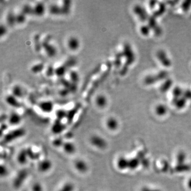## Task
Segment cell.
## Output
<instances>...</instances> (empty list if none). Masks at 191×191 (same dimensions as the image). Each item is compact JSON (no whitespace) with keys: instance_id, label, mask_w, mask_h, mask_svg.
Returning a JSON list of instances; mask_svg holds the SVG:
<instances>
[{"instance_id":"6da1fadb","label":"cell","mask_w":191,"mask_h":191,"mask_svg":"<svg viewBox=\"0 0 191 191\" xmlns=\"http://www.w3.org/2000/svg\"><path fill=\"white\" fill-rule=\"evenodd\" d=\"M89 143L96 149L103 150L107 147V142L104 137L98 134H94L89 138Z\"/></svg>"},{"instance_id":"7a4b0ae2","label":"cell","mask_w":191,"mask_h":191,"mask_svg":"<svg viewBox=\"0 0 191 191\" xmlns=\"http://www.w3.org/2000/svg\"><path fill=\"white\" fill-rule=\"evenodd\" d=\"M73 167L77 172L81 174H86L89 169V166L88 162L85 160L81 158L77 159L74 161Z\"/></svg>"},{"instance_id":"3957f363","label":"cell","mask_w":191,"mask_h":191,"mask_svg":"<svg viewBox=\"0 0 191 191\" xmlns=\"http://www.w3.org/2000/svg\"><path fill=\"white\" fill-rule=\"evenodd\" d=\"M52 162L47 158L39 160L37 164V170L43 174L49 172L52 169Z\"/></svg>"},{"instance_id":"277c9868","label":"cell","mask_w":191,"mask_h":191,"mask_svg":"<svg viewBox=\"0 0 191 191\" xmlns=\"http://www.w3.org/2000/svg\"><path fill=\"white\" fill-rule=\"evenodd\" d=\"M38 107L40 109V111L46 114H49L52 113L54 108V105L53 101L49 100L43 101L38 103Z\"/></svg>"},{"instance_id":"5b68a950","label":"cell","mask_w":191,"mask_h":191,"mask_svg":"<svg viewBox=\"0 0 191 191\" xmlns=\"http://www.w3.org/2000/svg\"><path fill=\"white\" fill-rule=\"evenodd\" d=\"M67 48L72 52H76L80 47V41L79 39L76 36H71L67 40Z\"/></svg>"},{"instance_id":"8992f818","label":"cell","mask_w":191,"mask_h":191,"mask_svg":"<svg viewBox=\"0 0 191 191\" xmlns=\"http://www.w3.org/2000/svg\"><path fill=\"white\" fill-rule=\"evenodd\" d=\"M42 46L45 54L47 56L52 58L56 55L57 50L56 47L54 45L46 42L43 43Z\"/></svg>"},{"instance_id":"52a82bcc","label":"cell","mask_w":191,"mask_h":191,"mask_svg":"<svg viewBox=\"0 0 191 191\" xmlns=\"http://www.w3.org/2000/svg\"><path fill=\"white\" fill-rule=\"evenodd\" d=\"M63 152L69 155H73L77 152V145L71 141H64L62 147Z\"/></svg>"},{"instance_id":"ba28073f","label":"cell","mask_w":191,"mask_h":191,"mask_svg":"<svg viewBox=\"0 0 191 191\" xmlns=\"http://www.w3.org/2000/svg\"><path fill=\"white\" fill-rule=\"evenodd\" d=\"M7 121L11 125L17 126L21 123L22 117L20 114L15 111H13L8 116Z\"/></svg>"},{"instance_id":"9c48e42d","label":"cell","mask_w":191,"mask_h":191,"mask_svg":"<svg viewBox=\"0 0 191 191\" xmlns=\"http://www.w3.org/2000/svg\"><path fill=\"white\" fill-rule=\"evenodd\" d=\"M25 134V131L22 128H17L15 130L11 131L10 132L8 133V134L6 135L5 137V140L7 142H11L15 140L18 139L19 138L22 137Z\"/></svg>"},{"instance_id":"30bf717a","label":"cell","mask_w":191,"mask_h":191,"mask_svg":"<svg viewBox=\"0 0 191 191\" xmlns=\"http://www.w3.org/2000/svg\"><path fill=\"white\" fill-rule=\"evenodd\" d=\"M29 159V155L28 154L27 149H21L17 155V162L21 165H24L27 164Z\"/></svg>"},{"instance_id":"8fae6325","label":"cell","mask_w":191,"mask_h":191,"mask_svg":"<svg viewBox=\"0 0 191 191\" xmlns=\"http://www.w3.org/2000/svg\"><path fill=\"white\" fill-rule=\"evenodd\" d=\"M46 10L44 3L38 2L33 6V15L37 17H42L44 15Z\"/></svg>"},{"instance_id":"7c38bea8","label":"cell","mask_w":191,"mask_h":191,"mask_svg":"<svg viewBox=\"0 0 191 191\" xmlns=\"http://www.w3.org/2000/svg\"><path fill=\"white\" fill-rule=\"evenodd\" d=\"M5 101L9 106L15 108H18L21 107V104L19 101V99L17 98L12 94L6 96Z\"/></svg>"},{"instance_id":"4fadbf2b","label":"cell","mask_w":191,"mask_h":191,"mask_svg":"<svg viewBox=\"0 0 191 191\" xmlns=\"http://www.w3.org/2000/svg\"><path fill=\"white\" fill-rule=\"evenodd\" d=\"M95 102L97 107L103 109L107 105L108 102L107 97L103 94H99L96 97Z\"/></svg>"},{"instance_id":"5bb4252c","label":"cell","mask_w":191,"mask_h":191,"mask_svg":"<svg viewBox=\"0 0 191 191\" xmlns=\"http://www.w3.org/2000/svg\"><path fill=\"white\" fill-rule=\"evenodd\" d=\"M106 126L109 130L115 131L118 128V122L115 118L110 117L106 121Z\"/></svg>"},{"instance_id":"9a60e30c","label":"cell","mask_w":191,"mask_h":191,"mask_svg":"<svg viewBox=\"0 0 191 191\" xmlns=\"http://www.w3.org/2000/svg\"><path fill=\"white\" fill-rule=\"evenodd\" d=\"M11 94L18 99L21 98L24 96V90L20 85L15 84L13 86L11 90Z\"/></svg>"},{"instance_id":"2e32d148","label":"cell","mask_w":191,"mask_h":191,"mask_svg":"<svg viewBox=\"0 0 191 191\" xmlns=\"http://www.w3.org/2000/svg\"><path fill=\"white\" fill-rule=\"evenodd\" d=\"M48 11L53 15H60L63 14L61 6L57 4H52L48 8Z\"/></svg>"},{"instance_id":"e0dca14e","label":"cell","mask_w":191,"mask_h":191,"mask_svg":"<svg viewBox=\"0 0 191 191\" xmlns=\"http://www.w3.org/2000/svg\"><path fill=\"white\" fill-rule=\"evenodd\" d=\"M75 185L71 182H67L63 183L57 191H74Z\"/></svg>"},{"instance_id":"ac0fdd59","label":"cell","mask_w":191,"mask_h":191,"mask_svg":"<svg viewBox=\"0 0 191 191\" xmlns=\"http://www.w3.org/2000/svg\"><path fill=\"white\" fill-rule=\"evenodd\" d=\"M6 23L10 26H13L15 25L16 22V14H15L13 12H9L6 16Z\"/></svg>"},{"instance_id":"d6986e66","label":"cell","mask_w":191,"mask_h":191,"mask_svg":"<svg viewBox=\"0 0 191 191\" xmlns=\"http://www.w3.org/2000/svg\"><path fill=\"white\" fill-rule=\"evenodd\" d=\"M67 67L65 65H60L55 69V74L59 77H63L67 71Z\"/></svg>"},{"instance_id":"ffe728a7","label":"cell","mask_w":191,"mask_h":191,"mask_svg":"<svg viewBox=\"0 0 191 191\" xmlns=\"http://www.w3.org/2000/svg\"><path fill=\"white\" fill-rule=\"evenodd\" d=\"M21 11L27 16L33 15V6L29 4H25L22 6Z\"/></svg>"},{"instance_id":"44dd1931","label":"cell","mask_w":191,"mask_h":191,"mask_svg":"<svg viewBox=\"0 0 191 191\" xmlns=\"http://www.w3.org/2000/svg\"><path fill=\"white\" fill-rule=\"evenodd\" d=\"M69 76L70 81L72 84H77L79 82V74L77 73V72L75 71H70Z\"/></svg>"},{"instance_id":"7402d4cb","label":"cell","mask_w":191,"mask_h":191,"mask_svg":"<svg viewBox=\"0 0 191 191\" xmlns=\"http://www.w3.org/2000/svg\"><path fill=\"white\" fill-rule=\"evenodd\" d=\"M27 19V15L22 12L16 14V22L18 24H23L25 22Z\"/></svg>"},{"instance_id":"603a6c76","label":"cell","mask_w":191,"mask_h":191,"mask_svg":"<svg viewBox=\"0 0 191 191\" xmlns=\"http://www.w3.org/2000/svg\"><path fill=\"white\" fill-rule=\"evenodd\" d=\"M57 120L62 121L67 116V112L64 109H59L56 111Z\"/></svg>"},{"instance_id":"cb8c5ba5","label":"cell","mask_w":191,"mask_h":191,"mask_svg":"<svg viewBox=\"0 0 191 191\" xmlns=\"http://www.w3.org/2000/svg\"><path fill=\"white\" fill-rule=\"evenodd\" d=\"M31 191H44V189L42 183L39 182H35L32 184Z\"/></svg>"},{"instance_id":"d4e9b609","label":"cell","mask_w":191,"mask_h":191,"mask_svg":"<svg viewBox=\"0 0 191 191\" xmlns=\"http://www.w3.org/2000/svg\"><path fill=\"white\" fill-rule=\"evenodd\" d=\"M64 141H64L61 138L59 137V138H55L54 140H53L52 145L56 148H59V147L62 148L63 146V143L64 142Z\"/></svg>"},{"instance_id":"484cf974","label":"cell","mask_w":191,"mask_h":191,"mask_svg":"<svg viewBox=\"0 0 191 191\" xmlns=\"http://www.w3.org/2000/svg\"><path fill=\"white\" fill-rule=\"evenodd\" d=\"M53 131L54 132L59 133L62 131V130L64 129L62 124L61 123V121H59V123H56L53 126Z\"/></svg>"},{"instance_id":"4316f807","label":"cell","mask_w":191,"mask_h":191,"mask_svg":"<svg viewBox=\"0 0 191 191\" xmlns=\"http://www.w3.org/2000/svg\"><path fill=\"white\" fill-rule=\"evenodd\" d=\"M70 1H64L63 2V4L62 6H61L62 9V12L63 14L64 13H67L69 12L70 9V6L71 4L70 3Z\"/></svg>"},{"instance_id":"83f0119b","label":"cell","mask_w":191,"mask_h":191,"mask_svg":"<svg viewBox=\"0 0 191 191\" xmlns=\"http://www.w3.org/2000/svg\"><path fill=\"white\" fill-rule=\"evenodd\" d=\"M43 68H44L43 64H38L34 65V66L32 67V71L34 73H39L40 72L42 71Z\"/></svg>"},{"instance_id":"f1b7e54d","label":"cell","mask_w":191,"mask_h":191,"mask_svg":"<svg viewBox=\"0 0 191 191\" xmlns=\"http://www.w3.org/2000/svg\"><path fill=\"white\" fill-rule=\"evenodd\" d=\"M156 111L158 114L162 115L166 113V108L163 105H159L156 108Z\"/></svg>"},{"instance_id":"f546056e","label":"cell","mask_w":191,"mask_h":191,"mask_svg":"<svg viewBox=\"0 0 191 191\" xmlns=\"http://www.w3.org/2000/svg\"><path fill=\"white\" fill-rule=\"evenodd\" d=\"M47 76H52L53 74H55V69L52 67H48L46 71Z\"/></svg>"},{"instance_id":"4dcf8cb0","label":"cell","mask_w":191,"mask_h":191,"mask_svg":"<svg viewBox=\"0 0 191 191\" xmlns=\"http://www.w3.org/2000/svg\"><path fill=\"white\" fill-rule=\"evenodd\" d=\"M6 32H7V29H6V27L3 25H1V27H0L1 36H3L5 34H6Z\"/></svg>"}]
</instances>
